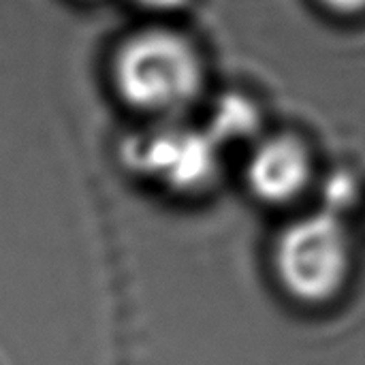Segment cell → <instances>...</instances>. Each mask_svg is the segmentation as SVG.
Listing matches in <instances>:
<instances>
[{
    "label": "cell",
    "instance_id": "cell-1",
    "mask_svg": "<svg viewBox=\"0 0 365 365\" xmlns=\"http://www.w3.org/2000/svg\"><path fill=\"white\" fill-rule=\"evenodd\" d=\"M120 96L143 113H175L201 92L203 64L192 43L169 30L130 36L113 62Z\"/></svg>",
    "mask_w": 365,
    "mask_h": 365
},
{
    "label": "cell",
    "instance_id": "cell-2",
    "mask_svg": "<svg viewBox=\"0 0 365 365\" xmlns=\"http://www.w3.org/2000/svg\"><path fill=\"white\" fill-rule=\"evenodd\" d=\"M274 265L280 284L299 302L323 304L349 280L353 248L340 216L321 210L297 218L278 237Z\"/></svg>",
    "mask_w": 365,
    "mask_h": 365
},
{
    "label": "cell",
    "instance_id": "cell-3",
    "mask_svg": "<svg viewBox=\"0 0 365 365\" xmlns=\"http://www.w3.org/2000/svg\"><path fill=\"white\" fill-rule=\"evenodd\" d=\"M145 173L178 192L205 188L218 167V143L192 130H160L139 148Z\"/></svg>",
    "mask_w": 365,
    "mask_h": 365
},
{
    "label": "cell",
    "instance_id": "cell-4",
    "mask_svg": "<svg viewBox=\"0 0 365 365\" xmlns=\"http://www.w3.org/2000/svg\"><path fill=\"white\" fill-rule=\"evenodd\" d=\"M312 158L308 148L293 135H274L259 141L246 165L250 192L272 205L297 199L310 184Z\"/></svg>",
    "mask_w": 365,
    "mask_h": 365
},
{
    "label": "cell",
    "instance_id": "cell-5",
    "mask_svg": "<svg viewBox=\"0 0 365 365\" xmlns=\"http://www.w3.org/2000/svg\"><path fill=\"white\" fill-rule=\"evenodd\" d=\"M261 128V113L257 105L237 92L222 96L212 113L210 135L220 143H244L257 137Z\"/></svg>",
    "mask_w": 365,
    "mask_h": 365
},
{
    "label": "cell",
    "instance_id": "cell-6",
    "mask_svg": "<svg viewBox=\"0 0 365 365\" xmlns=\"http://www.w3.org/2000/svg\"><path fill=\"white\" fill-rule=\"evenodd\" d=\"M323 195H325V201H327L325 210L331 212V214H336V216H340L342 210L351 207L357 201V195H359L357 192V182L349 173L331 175L329 182L325 184Z\"/></svg>",
    "mask_w": 365,
    "mask_h": 365
},
{
    "label": "cell",
    "instance_id": "cell-7",
    "mask_svg": "<svg viewBox=\"0 0 365 365\" xmlns=\"http://www.w3.org/2000/svg\"><path fill=\"white\" fill-rule=\"evenodd\" d=\"M135 2L152 13H173L188 4V0H135Z\"/></svg>",
    "mask_w": 365,
    "mask_h": 365
},
{
    "label": "cell",
    "instance_id": "cell-8",
    "mask_svg": "<svg viewBox=\"0 0 365 365\" xmlns=\"http://www.w3.org/2000/svg\"><path fill=\"white\" fill-rule=\"evenodd\" d=\"M327 9L342 13V15H353L365 11V0H321Z\"/></svg>",
    "mask_w": 365,
    "mask_h": 365
}]
</instances>
